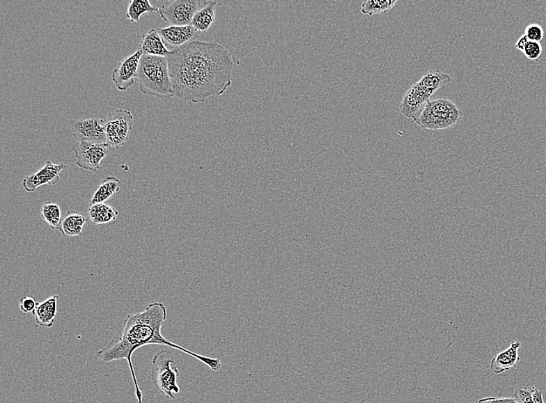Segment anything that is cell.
Listing matches in <instances>:
<instances>
[{
  "label": "cell",
  "mask_w": 546,
  "mask_h": 403,
  "mask_svg": "<svg viewBox=\"0 0 546 403\" xmlns=\"http://www.w3.org/2000/svg\"><path fill=\"white\" fill-rule=\"evenodd\" d=\"M88 215L94 225L110 223L119 216V211L107 203H98L91 205L88 209Z\"/></svg>",
  "instance_id": "ac0fdd59"
},
{
  "label": "cell",
  "mask_w": 546,
  "mask_h": 403,
  "mask_svg": "<svg viewBox=\"0 0 546 403\" xmlns=\"http://www.w3.org/2000/svg\"><path fill=\"white\" fill-rule=\"evenodd\" d=\"M139 49L143 56L167 58L171 52L164 43L158 31L153 29L143 35Z\"/></svg>",
  "instance_id": "9a60e30c"
},
{
  "label": "cell",
  "mask_w": 546,
  "mask_h": 403,
  "mask_svg": "<svg viewBox=\"0 0 546 403\" xmlns=\"http://www.w3.org/2000/svg\"><path fill=\"white\" fill-rule=\"evenodd\" d=\"M432 95L419 84H415L406 92L400 105V112L405 118L413 119L422 106H425Z\"/></svg>",
  "instance_id": "7c38bea8"
},
{
  "label": "cell",
  "mask_w": 546,
  "mask_h": 403,
  "mask_svg": "<svg viewBox=\"0 0 546 403\" xmlns=\"http://www.w3.org/2000/svg\"><path fill=\"white\" fill-rule=\"evenodd\" d=\"M66 168L63 164L56 165L51 161H46L45 166L38 173L27 176L23 181V187L29 193H34L43 186L56 185L60 181V174Z\"/></svg>",
  "instance_id": "8fae6325"
},
{
  "label": "cell",
  "mask_w": 546,
  "mask_h": 403,
  "mask_svg": "<svg viewBox=\"0 0 546 403\" xmlns=\"http://www.w3.org/2000/svg\"><path fill=\"white\" fill-rule=\"evenodd\" d=\"M524 35L531 42L540 43L544 38V31L540 25L531 24L525 29Z\"/></svg>",
  "instance_id": "d4e9b609"
},
{
  "label": "cell",
  "mask_w": 546,
  "mask_h": 403,
  "mask_svg": "<svg viewBox=\"0 0 546 403\" xmlns=\"http://www.w3.org/2000/svg\"><path fill=\"white\" fill-rule=\"evenodd\" d=\"M121 188V181L114 176L107 177L95 191L91 205L105 203L117 194Z\"/></svg>",
  "instance_id": "ffe728a7"
},
{
  "label": "cell",
  "mask_w": 546,
  "mask_h": 403,
  "mask_svg": "<svg viewBox=\"0 0 546 403\" xmlns=\"http://www.w3.org/2000/svg\"><path fill=\"white\" fill-rule=\"evenodd\" d=\"M217 1H208L207 5L196 13L192 25L196 31L206 32L213 25L216 18Z\"/></svg>",
  "instance_id": "d6986e66"
},
{
  "label": "cell",
  "mask_w": 546,
  "mask_h": 403,
  "mask_svg": "<svg viewBox=\"0 0 546 403\" xmlns=\"http://www.w3.org/2000/svg\"><path fill=\"white\" fill-rule=\"evenodd\" d=\"M478 403H502L501 399H497L495 397H488L481 399Z\"/></svg>",
  "instance_id": "4dcf8cb0"
},
{
  "label": "cell",
  "mask_w": 546,
  "mask_h": 403,
  "mask_svg": "<svg viewBox=\"0 0 546 403\" xmlns=\"http://www.w3.org/2000/svg\"><path fill=\"white\" fill-rule=\"evenodd\" d=\"M109 148L107 143L77 141L72 148L77 159L76 165L81 169L98 173L101 161L109 153Z\"/></svg>",
  "instance_id": "ba28073f"
},
{
  "label": "cell",
  "mask_w": 546,
  "mask_h": 403,
  "mask_svg": "<svg viewBox=\"0 0 546 403\" xmlns=\"http://www.w3.org/2000/svg\"><path fill=\"white\" fill-rule=\"evenodd\" d=\"M529 40H530L524 34V35H522L520 39H518L517 42L515 43L516 49L523 52L525 46L527 45Z\"/></svg>",
  "instance_id": "f1b7e54d"
},
{
  "label": "cell",
  "mask_w": 546,
  "mask_h": 403,
  "mask_svg": "<svg viewBox=\"0 0 546 403\" xmlns=\"http://www.w3.org/2000/svg\"><path fill=\"white\" fill-rule=\"evenodd\" d=\"M72 132L77 141L106 143L104 120L91 118L84 120H72Z\"/></svg>",
  "instance_id": "30bf717a"
},
{
  "label": "cell",
  "mask_w": 546,
  "mask_h": 403,
  "mask_svg": "<svg viewBox=\"0 0 546 403\" xmlns=\"http://www.w3.org/2000/svg\"><path fill=\"white\" fill-rule=\"evenodd\" d=\"M170 352L166 350L157 353L153 360L151 377L153 384L158 391L165 395L168 399L175 400L176 395L180 393L181 389L177 379L180 375L175 360L171 358Z\"/></svg>",
  "instance_id": "5b68a950"
},
{
  "label": "cell",
  "mask_w": 546,
  "mask_h": 403,
  "mask_svg": "<svg viewBox=\"0 0 546 403\" xmlns=\"http://www.w3.org/2000/svg\"><path fill=\"white\" fill-rule=\"evenodd\" d=\"M42 216L53 230H58L60 224L63 221L60 205L52 202L45 203L42 207Z\"/></svg>",
  "instance_id": "603a6c76"
},
{
  "label": "cell",
  "mask_w": 546,
  "mask_h": 403,
  "mask_svg": "<svg viewBox=\"0 0 546 403\" xmlns=\"http://www.w3.org/2000/svg\"><path fill=\"white\" fill-rule=\"evenodd\" d=\"M521 347V344L517 341H512L510 346L506 351L501 352L490 362V370L496 374H500L507 372L511 368L517 365L520 361L518 350Z\"/></svg>",
  "instance_id": "5bb4252c"
},
{
  "label": "cell",
  "mask_w": 546,
  "mask_h": 403,
  "mask_svg": "<svg viewBox=\"0 0 546 403\" xmlns=\"http://www.w3.org/2000/svg\"><path fill=\"white\" fill-rule=\"evenodd\" d=\"M462 118L461 109L446 98L430 100L421 109L414 121L420 127L428 131H442L453 127Z\"/></svg>",
  "instance_id": "277c9868"
},
{
  "label": "cell",
  "mask_w": 546,
  "mask_h": 403,
  "mask_svg": "<svg viewBox=\"0 0 546 403\" xmlns=\"http://www.w3.org/2000/svg\"><path fill=\"white\" fill-rule=\"evenodd\" d=\"M532 397H533V400L535 403H545L543 400V393L540 390H538V389L533 386V394H532Z\"/></svg>",
  "instance_id": "f546056e"
},
{
  "label": "cell",
  "mask_w": 546,
  "mask_h": 403,
  "mask_svg": "<svg viewBox=\"0 0 546 403\" xmlns=\"http://www.w3.org/2000/svg\"><path fill=\"white\" fill-rule=\"evenodd\" d=\"M58 296H53L44 302L38 303L32 313L39 326L52 328L54 326L58 313Z\"/></svg>",
  "instance_id": "2e32d148"
},
{
  "label": "cell",
  "mask_w": 546,
  "mask_h": 403,
  "mask_svg": "<svg viewBox=\"0 0 546 403\" xmlns=\"http://www.w3.org/2000/svg\"><path fill=\"white\" fill-rule=\"evenodd\" d=\"M134 126V117L127 109H116L104 120L107 145L113 148L125 145Z\"/></svg>",
  "instance_id": "8992f818"
},
{
  "label": "cell",
  "mask_w": 546,
  "mask_h": 403,
  "mask_svg": "<svg viewBox=\"0 0 546 403\" xmlns=\"http://www.w3.org/2000/svg\"><path fill=\"white\" fill-rule=\"evenodd\" d=\"M86 223V218L83 214L72 210L63 219L58 230L66 237L81 236Z\"/></svg>",
  "instance_id": "e0dca14e"
},
{
  "label": "cell",
  "mask_w": 546,
  "mask_h": 403,
  "mask_svg": "<svg viewBox=\"0 0 546 403\" xmlns=\"http://www.w3.org/2000/svg\"><path fill=\"white\" fill-rule=\"evenodd\" d=\"M502 403H520L515 398H501Z\"/></svg>",
  "instance_id": "1f68e13d"
},
{
  "label": "cell",
  "mask_w": 546,
  "mask_h": 403,
  "mask_svg": "<svg viewBox=\"0 0 546 403\" xmlns=\"http://www.w3.org/2000/svg\"><path fill=\"white\" fill-rule=\"evenodd\" d=\"M208 1L198 0H175L168 2L159 8V13L164 22L172 26L191 25L198 10Z\"/></svg>",
  "instance_id": "52a82bcc"
},
{
  "label": "cell",
  "mask_w": 546,
  "mask_h": 403,
  "mask_svg": "<svg viewBox=\"0 0 546 403\" xmlns=\"http://www.w3.org/2000/svg\"><path fill=\"white\" fill-rule=\"evenodd\" d=\"M138 79L142 94L160 99L174 97L167 58L143 56Z\"/></svg>",
  "instance_id": "3957f363"
},
{
  "label": "cell",
  "mask_w": 546,
  "mask_h": 403,
  "mask_svg": "<svg viewBox=\"0 0 546 403\" xmlns=\"http://www.w3.org/2000/svg\"><path fill=\"white\" fill-rule=\"evenodd\" d=\"M397 0H366L361 6L364 15H382L390 11L397 3Z\"/></svg>",
  "instance_id": "cb8c5ba5"
},
{
  "label": "cell",
  "mask_w": 546,
  "mask_h": 403,
  "mask_svg": "<svg viewBox=\"0 0 546 403\" xmlns=\"http://www.w3.org/2000/svg\"><path fill=\"white\" fill-rule=\"evenodd\" d=\"M154 12L159 13V8L148 0H132L127 6V17L132 23H139L142 16Z\"/></svg>",
  "instance_id": "7402d4cb"
},
{
  "label": "cell",
  "mask_w": 546,
  "mask_h": 403,
  "mask_svg": "<svg viewBox=\"0 0 546 403\" xmlns=\"http://www.w3.org/2000/svg\"><path fill=\"white\" fill-rule=\"evenodd\" d=\"M38 303L32 297H26L20 300V308L24 313H33L36 310Z\"/></svg>",
  "instance_id": "83f0119b"
},
{
  "label": "cell",
  "mask_w": 546,
  "mask_h": 403,
  "mask_svg": "<svg viewBox=\"0 0 546 403\" xmlns=\"http://www.w3.org/2000/svg\"><path fill=\"white\" fill-rule=\"evenodd\" d=\"M143 53L140 49L123 59L112 74V81L118 90L124 92L134 84L139 77Z\"/></svg>",
  "instance_id": "9c48e42d"
},
{
  "label": "cell",
  "mask_w": 546,
  "mask_h": 403,
  "mask_svg": "<svg viewBox=\"0 0 546 403\" xmlns=\"http://www.w3.org/2000/svg\"><path fill=\"white\" fill-rule=\"evenodd\" d=\"M523 53L530 60H538L542 56L543 46L539 42L529 40L525 46Z\"/></svg>",
  "instance_id": "484cf974"
},
{
  "label": "cell",
  "mask_w": 546,
  "mask_h": 403,
  "mask_svg": "<svg viewBox=\"0 0 546 403\" xmlns=\"http://www.w3.org/2000/svg\"><path fill=\"white\" fill-rule=\"evenodd\" d=\"M451 77L448 74L440 70H432L426 73L418 84L430 95H432L442 86L451 83Z\"/></svg>",
  "instance_id": "44dd1931"
},
{
  "label": "cell",
  "mask_w": 546,
  "mask_h": 403,
  "mask_svg": "<svg viewBox=\"0 0 546 403\" xmlns=\"http://www.w3.org/2000/svg\"><path fill=\"white\" fill-rule=\"evenodd\" d=\"M532 394H533V386L531 388L521 387L516 389L514 395L520 403H535Z\"/></svg>",
  "instance_id": "4316f807"
},
{
  "label": "cell",
  "mask_w": 546,
  "mask_h": 403,
  "mask_svg": "<svg viewBox=\"0 0 546 403\" xmlns=\"http://www.w3.org/2000/svg\"><path fill=\"white\" fill-rule=\"evenodd\" d=\"M164 42L169 45L177 47H182L191 42L196 31L192 25L172 26L170 25L158 30Z\"/></svg>",
  "instance_id": "4fadbf2b"
},
{
  "label": "cell",
  "mask_w": 546,
  "mask_h": 403,
  "mask_svg": "<svg viewBox=\"0 0 546 403\" xmlns=\"http://www.w3.org/2000/svg\"><path fill=\"white\" fill-rule=\"evenodd\" d=\"M167 60L174 97L182 101L202 104L232 84L233 58L216 42L191 40L171 52Z\"/></svg>",
  "instance_id": "6da1fadb"
},
{
  "label": "cell",
  "mask_w": 546,
  "mask_h": 403,
  "mask_svg": "<svg viewBox=\"0 0 546 403\" xmlns=\"http://www.w3.org/2000/svg\"><path fill=\"white\" fill-rule=\"evenodd\" d=\"M167 316V308L161 303L150 304L145 310L130 314L125 318L120 338L117 340H111L97 354L98 358L104 362L127 360L135 387L136 397L139 403H142V393L136 381L132 356L140 347L152 345L168 346L199 360L214 372H220L222 368L219 358H209L190 351L164 338L162 327Z\"/></svg>",
  "instance_id": "7a4b0ae2"
}]
</instances>
